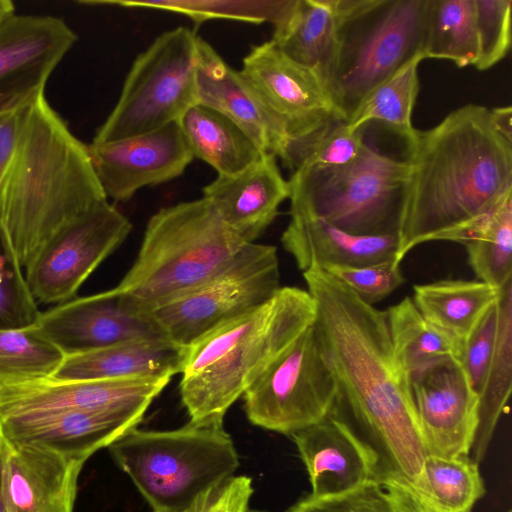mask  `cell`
I'll use <instances>...</instances> for the list:
<instances>
[{
	"label": "cell",
	"instance_id": "cell-1",
	"mask_svg": "<svg viewBox=\"0 0 512 512\" xmlns=\"http://www.w3.org/2000/svg\"><path fill=\"white\" fill-rule=\"evenodd\" d=\"M316 303L314 330L336 394L331 415L374 459V480L398 512H424L428 451L410 375L396 359L385 312L321 269L303 272Z\"/></svg>",
	"mask_w": 512,
	"mask_h": 512
},
{
	"label": "cell",
	"instance_id": "cell-2",
	"mask_svg": "<svg viewBox=\"0 0 512 512\" xmlns=\"http://www.w3.org/2000/svg\"><path fill=\"white\" fill-rule=\"evenodd\" d=\"M405 158L398 264L422 243H461L512 194V142L496 130L485 106L468 104L427 130L416 129Z\"/></svg>",
	"mask_w": 512,
	"mask_h": 512
},
{
	"label": "cell",
	"instance_id": "cell-3",
	"mask_svg": "<svg viewBox=\"0 0 512 512\" xmlns=\"http://www.w3.org/2000/svg\"><path fill=\"white\" fill-rule=\"evenodd\" d=\"M108 200L88 145L44 92L24 104L18 141L0 178V232L23 270L62 227Z\"/></svg>",
	"mask_w": 512,
	"mask_h": 512
},
{
	"label": "cell",
	"instance_id": "cell-4",
	"mask_svg": "<svg viewBox=\"0 0 512 512\" xmlns=\"http://www.w3.org/2000/svg\"><path fill=\"white\" fill-rule=\"evenodd\" d=\"M315 318L311 294L285 286L186 347L180 395L189 422L223 425L234 402Z\"/></svg>",
	"mask_w": 512,
	"mask_h": 512
},
{
	"label": "cell",
	"instance_id": "cell-5",
	"mask_svg": "<svg viewBox=\"0 0 512 512\" xmlns=\"http://www.w3.org/2000/svg\"><path fill=\"white\" fill-rule=\"evenodd\" d=\"M245 244L204 197L163 207L149 219L138 255L115 288L145 314L207 281Z\"/></svg>",
	"mask_w": 512,
	"mask_h": 512
},
{
	"label": "cell",
	"instance_id": "cell-6",
	"mask_svg": "<svg viewBox=\"0 0 512 512\" xmlns=\"http://www.w3.org/2000/svg\"><path fill=\"white\" fill-rule=\"evenodd\" d=\"M109 452L153 512L182 510L235 475L239 456L223 425L127 432Z\"/></svg>",
	"mask_w": 512,
	"mask_h": 512
},
{
	"label": "cell",
	"instance_id": "cell-7",
	"mask_svg": "<svg viewBox=\"0 0 512 512\" xmlns=\"http://www.w3.org/2000/svg\"><path fill=\"white\" fill-rule=\"evenodd\" d=\"M337 45L326 89L348 122L380 83L423 53L425 0H330Z\"/></svg>",
	"mask_w": 512,
	"mask_h": 512
},
{
	"label": "cell",
	"instance_id": "cell-8",
	"mask_svg": "<svg viewBox=\"0 0 512 512\" xmlns=\"http://www.w3.org/2000/svg\"><path fill=\"white\" fill-rule=\"evenodd\" d=\"M408 165L365 145L351 162L300 167L288 179L290 216L321 219L354 235H397Z\"/></svg>",
	"mask_w": 512,
	"mask_h": 512
},
{
	"label": "cell",
	"instance_id": "cell-9",
	"mask_svg": "<svg viewBox=\"0 0 512 512\" xmlns=\"http://www.w3.org/2000/svg\"><path fill=\"white\" fill-rule=\"evenodd\" d=\"M198 38L189 28L177 27L161 33L141 52L92 144L156 130L179 121L197 104Z\"/></svg>",
	"mask_w": 512,
	"mask_h": 512
},
{
	"label": "cell",
	"instance_id": "cell-10",
	"mask_svg": "<svg viewBox=\"0 0 512 512\" xmlns=\"http://www.w3.org/2000/svg\"><path fill=\"white\" fill-rule=\"evenodd\" d=\"M280 288L277 248L246 243L207 281L144 315L165 339L188 347L224 322L264 304Z\"/></svg>",
	"mask_w": 512,
	"mask_h": 512
},
{
	"label": "cell",
	"instance_id": "cell-11",
	"mask_svg": "<svg viewBox=\"0 0 512 512\" xmlns=\"http://www.w3.org/2000/svg\"><path fill=\"white\" fill-rule=\"evenodd\" d=\"M313 324L242 396L253 425L290 436L330 415L336 389Z\"/></svg>",
	"mask_w": 512,
	"mask_h": 512
},
{
	"label": "cell",
	"instance_id": "cell-12",
	"mask_svg": "<svg viewBox=\"0 0 512 512\" xmlns=\"http://www.w3.org/2000/svg\"><path fill=\"white\" fill-rule=\"evenodd\" d=\"M131 230L129 219L108 200L62 227L24 268L36 303L58 305L73 299L84 281Z\"/></svg>",
	"mask_w": 512,
	"mask_h": 512
},
{
	"label": "cell",
	"instance_id": "cell-13",
	"mask_svg": "<svg viewBox=\"0 0 512 512\" xmlns=\"http://www.w3.org/2000/svg\"><path fill=\"white\" fill-rule=\"evenodd\" d=\"M239 72L282 129L287 144L336 115L321 79L285 56L272 40L252 46Z\"/></svg>",
	"mask_w": 512,
	"mask_h": 512
},
{
	"label": "cell",
	"instance_id": "cell-14",
	"mask_svg": "<svg viewBox=\"0 0 512 512\" xmlns=\"http://www.w3.org/2000/svg\"><path fill=\"white\" fill-rule=\"evenodd\" d=\"M88 150L107 199L115 202L179 177L194 159L178 121L124 139L91 143Z\"/></svg>",
	"mask_w": 512,
	"mask_h": 512
},
{
	"label": "cell",
	"instance_id": "cell-15",
	"mask_svg": "<svg viewBox=\"0 0 512 512\" xmlns=\"http://www.w3.org/2000/svg\"><path fill=\"white\" fill-rule=\"evenodd\" d=\"M414 404L428 455L469 456L478 423V396L458 359L410 375Z\"/></svg>",
	"mask_w": 512,
	"mask_h": 512
},
{
	"label": "cell",
	"instance_id": "cell-16",
	"mask_svg": "<svg viewBox=\"0 0 512 512\" xmlns=\"http://www.w3.org/2000/svg\"><path fill=\"white\" fill-rule=\"evenodd\" d=\"M77 40L54 16L14 15L0 26V114L44 92L45 85Z\"/></svg>",
	"mask_w": 512,
	"mask_h": 512
},
{
	"label": "cell",
	"instance_id": "cell-17",
	"mask_svg": "<svg viewBox=\"0 0 512 512\" xmlns=\"http://www.w3.org/2000/svg\"><path fill=\"white\" fill-rule=\"evenodd\" d=\"M36 325L66 355L135 339L164 338L115 287L55 305L40 313Z\"/></svg>",
	"mask_w": 512,
	"mask_h": 512
},
{
	"label": "cell",
	"instance_id": "cell-18",
	"mask_svg": "<svg viewBox=\"0 0 512 512\" xmlns=\"http://www.w3.org/2000/svg\"><path fill=\"white\" fill-rule=\"evenodd\" d=\"M171 378L45 379L0 385V420L70 409L148 408Z\"/></svg>",
	"mask_w": 512,
	"mask_h": 512
},
{
	"label": "cell",
	"instance_id": "cell-19",
	"mask_svg": "<svg viewBox=\"0 0 512 512\" xmlns=\"http://www.w3.org/2000/svg\"><path fill=\"white\" fill-rule=\"evenodd\" d=\"M148 408L70 409L0 420L10 443L34 445L73 460H86L137 428Z\"/></svg>",
	"mask_w": 512,
	"mask_h": 512
},
{
	"label": "cell",
	"instance_id": "cell-20",
	"mask_svg": "<svg viewBox=\"0 0 512 512\" xmlns=\"http://www.w3.org/2000/svg\"><path fill=\"white\" fill-rule=\"evenodd\" d=\"M2 495L6 512H73L84 461L3 439Z\"/></svg>",
	"mask_w": 512,
	"mask_h": 512
},
{
	"label": "cell",
	"instance_id": "cell-21",
	"mask_svg": "<svg viewBox=\"0 0 512 512\" xmlns=\"http://www.w3.org/2000/svg\"><path fill=\"white\" fill-rule=\"evenodd\" d=\"M226 226L243 242H255L272 224L279 207L289 198V183L277 157L264 154L232 175H217L203 188V196Z\"/></svg>",
	"mask_w": 512,
	"mask_h": 512
},
{
	"label": "cell",
	"instance_id": "cell-22",
	"mask_svg": "<svg viewBox=\"0 0 512 512\" xmlns=\"http://www.w3.org/2000/svg\"><path fill=\"white\" fill-rule=\"evenodd\" d=\"M197 103L209 107L238 125L264 152L277 158L287 138L258 96L204 39L198 38Z\"/></svg>",
	"mask_w": 512,
	"mask_h": 512
},
{
	"label": "cell",
	"instance_id": "cell-23",
	"mask_svg": "<svg viewBox=\"0 0 512 512\" xmlns=\"http://www.w3.org/2000/svg\"><path fill=\"white\" fill-rule=\"evenodd\" d=\"M290 437L306 467L310 494H339L374 480L371 453L344 423L331 414Z\"/></svg>",
	"mask_w": 512,
	"mask_h": 512
},
{
	"label": "cell",
	"instance_id": "cell-24",
	"mask_svg": "<svg viewBox=\"0 0 512 512\" xmlns=\"http://www.w3.org/2000/svg\"><path fill=\"white\" fill-rule=\"evenodd\" d=\"M281 243L302 272L395 260L398 251L397 235H354L321 219L299 216H290Z\"/></svg>",
	"mask_w": 512,
	"mask_h": 512
},
{
	"label": "cell",
	"instance_id": "cell-25",
	"mask_svg": "<svg viewBox=\"0 0 512 512\" xmlns=\"http://www.w3.org/2000/svg\"><path fill=\"white\" fill-rule=\"evenodd\" d=\"M186 347L165 338H143L66 355L50 378L56 381L140 377L172 378L181 373Z\"/></svg>",
	"mask_w": 512,
	"mask_h": 512
},
{
	"label": "cell",
	"instance_id": "cell-26",
	"mask_svg": "<svg viewBox=\"0 0 512 512\" xmlns=\"http://www.w3.org/2000/svg\"><path fill=\"white\" fill-rule=\"evenodd\" d=\"M270 40L289 59L313 71L326 87L337 45L330 0H294Z\"/></svg>",
	"mask_w": 512,
	"mask_h": 512
},
{
	"label": "cell",
	"instance_id": "cell-27",
	"mask_svg": "<svg viewBox=\"0 0 512 512\" xmlns=\"http://www.w3.org/2000/svg\"><path fill=\"white\" fill-rule=\"evenodd\" d=\"M178 122L193 156L217 175L236 174L266 154L238 125L204 105H193Z\"/></svg>",
	"mask_w": 512,
	"mask_h": 512
},
{
	"label": "cell",
	"instance_id": "cell-28",
	"mask_svg": "<svg viewBox=\"0 0 512 512\" xmlns=\"http://www.w3.org/2000/svg\"><path fill=\"white\" fill-rule=\"evenodd\" d=\"M413 289L412 300L425 319L462 343L496 302L501 288L479 280H441Z\"/></svg>",
	"mask_w": 512,
	"mask_h": 512
},
{
	"label": "cell",
	"instance_id": "cell-29",
	"mask_svg": "<svg viewBox=\"0 0 512 512\" xmlns=\"http://www.w3.org/2000/svg\"><path fill=\"white\" fill-rule=\"evenodd\" d=\"M499 327L496 350L478 393V423L469 457L480 463L509 400L512 387V280L497 299Z\"/></svg>",
	"mask_w": 512,
	"mask_h": 512
},
{
	"label": "cell",
	"instance_id": "cell-30",
	"mask_svg": "<svg viewBox=\"0 0 512 512\" xmlns=\"http://www.w3.org/2000/svg\"><path fill=\"white\" fill-rule=\"evenodd\" d=\"M384 312L395 357L409 375L442 360H459L461 343L426 320L410 297Z\"/></svg>",
	"mask_w": 512,
	"mask_h": 512
},
{
	"label": "cell",
	"instance_id": "cell-31",
	"mask_svg": "<svg viewBox=\"0 0 512 512\" xmlns=\"http://www.w3.org/2000/svg\"><path fill=\"white\" fill-rule=\"evenodd\" d=\"M423 57L475 66L478 38L474 0H425Z\"/></svg>",
	"mask_w": 512,
	"mask_h": 512
},
{
	"label": "cell",
	"instance_id": "cell-32",
	"mask_svg": "<svg viewBox=\"0 0 512 512\" xmlns=\"http://www.w3.org/2000/svg\"><path fill=\"white\" fill-rule=\"evenodd\" d=\"M422 60L420 57L413 59L375 87L347 122L348 127L356 131L371 123H380L405 143L409 142L416 131L412 112L420 88L418 67Z\"/></svg>",
	"mask_w": 512,
	"mask_h": 512
},
{
	"label": "cell",
	"instance_id": "cell-33",
	"mask_svg": "<svg viewBox=\"0 0 512 512\" xmlns=\"http://www.w3.org/2000/svg\"><path fill=\"white\" fill-rule=\"evenodd\" d=\"M479 281L502 288L512 280V194L472 228L460 243Z\"/></svg>",
	"mask_w": 512,
	"mask_h": 512
},
{
	"label": "cell",
	"instance_id": "cell-34",
	"mask_svg": "<svg viewBox=\"0 0 512 512\" xmlns=\"http://www.w3.org/2000/svg\"><path fill=\"white\" fill-rule=\"evenodd\" d=\"M85 5H114L180 13L196 25L217 19L252 24L277 25L288 14L294 0H79Z\"/></svg>",
	"mask_w": 512,
	"mask_h": 512
},
{
	"label": "cell",
	"instance_id": "cell-35",
	"mask_svg": "<svg viewBox=\"0 0 512 512\" xmlns=\"http://www.w3.org/2000/svg\"><path fill=\"white\" fill-rule=\"evenodd\" d=\"M423 482L424 512H472L485 494L479 464L469 456L428 455Z\"/></svg>",
	"mask_w": 512,
	"mask_h": 512
},
{
	"label": "cell",
	"instance_id": "cell-36",
	"mask_svg": "<svg viewBox=\"0 0 512 512\" xmlns=\"http://www.w3.org/2000/svg\"><path fill=\"white\" fill-rule=\"evenodd\" d=\"M66 354L37 327L36 323L0 329V385L50 379Z\"/></svg>",
	"mask_w": 512,
	"mask_h": 512
},
{
	"label": "cell",
	"instance_id": "cell-37",
	"mask_svg": "<svg viewBox=\"0 0 512 512\" xmlns=\"http://www.w3.org/2000/svg\"><path fill=\"white\" fill-rule=\"evenodd\" d=\"M365 127L352 131L336 115L317 130L289 142L280 159L291 173L300 167H333L353 161L365 145Z\"/></svg>",
	"mask_w": 512,
	"mask_h": 512
},
{
	"label": "cell",
	"instance_id": "cell-38",
	"mask_svg": "<svg viewBox=\"0 0 512 512\" xmlns=\"http://www.w3.org/2000/svg\"><path fill=\"white\" fill-rule=\"evenodd\" d=\"M40 310L0 232V329L36 323Z\"/></svg>",
	"mask_w": 512,
	"mask_h": 512
},
{
	"label": "cell",
	"instance_id": "cell-39",
	"mask_svg": "<svg viewBox=\"0 0 512 512\" xmlns=\"http://www.w3.org/2000/svg\"><path fill=\"white\" fill-rule=\"evenodd\" d=\"M478 38L475 67L484 71L506 57L511 46V0H474Z\"/></svg>",
	"mask_w": 512,
	"mask_h": 512
},
{
	"label": "cell",
	"instance_id": "cell-40",
	"mask_svg": "<svg viewBox=\"0 0 512 512\" xmlns=\"http://www.w3.org/2000/svg\"><path fill=\"white\" fill-rule=\"evenodd\" d=\"M286 512H398L383 487L368 480L343 493L302 497Z\"/></svg>",
	"mask_w": 512,
	"mask_h": 512
},
{
	"label": "cell",
	"instance_id": "cell-41",
	"mask_svg": "<svg viewBox=\"0 0 512 512\" xmlns=\"http://www.w3.org/2000/svg\"><path fill=\"white\" fill-rule=\"evenodd\" d=\"M324 271L373 306L405 282L400 264L394 259L361 267H329Z\"/></svg>",
	"mask_w": 512,
	"mask_h": 512
},
{
	"label": "cell",
	"instance_id": "cell-42",
	"mask_svg": "<svg viewBox=\"0 0 512 512\" xmlns=\"http://www.w3.org/2000/svg\"><path fill=\"white\" fill-rule=\"evenodd\" d=\"M498 327L499 308L496 300L461 343L459 363L477 396L494 358Z\"/></svg>",
	"mask_w": 512,
	"mask_h": 512
},
{
	"label": "cell",
	"instance_id": "cell-43",
	"mask_svg": "<svg viewBox=\"0 0 512 512\" xmlns=\"http://www.w3.org/2000/svg\"><path fill=\"white\" fill-rule=\"evenodd\" d=\"M252 494V479L234 475L188 507L175 512H248Z\"/></svg>",
	"mask_w": 512,
	"mask_h": 512
},
{
	"label": "cell",
	"instance_id": "cell-44",
	"mask_svg": "<svg viewBox=\"0 0 512 512\" xmlns=\"http://www.w3.org/2000/svg\"><path fill=\"white\" fill-rule=\"evenodd\" d=\"M491 117L496 130L512 142V108L511 106L492 108Z\"/></svg>",
	"mask_w": 512,
	"mask_h": 512
},
{
	"label": "cell",
	"instance_id": "cell-45",
	"mask_svg": "<svg viewBox=\"0 0 512 512\" xmlns=\"http://www.w3.org/2000/svg\"><path fill=\"white\" fill-rule=\"evenodd\" d=\"M15 6L10 0H0V26L14 16Z\"/></svg>",
	"mask_w": 512,
	"mask_h": 512
},
{
	"label": "cell",
	"instance_id": "cell-46",
	"mask_svg": "<svg viewBox=\"0 0 512 512\" xmlns=\"http://www.w3.org/2000/svg\"><path fill=\"white\" fill-rule=\"evenodd\" d=\"M3 445L4 441L0 435V512H6L2 495V468H3Z\"/></svg>",
	"mask_w": 512,
	"mask_h": 512
},
{
	"label": "cell",
	"instance_id": "cell-47",
	"mask_svg": "<svg viewBox=\"0 0 512 512\" xmlns=\"http://www.w3.org/2000/svg\"><path fill=\"white\" fill-rule=\"evenodd\" d=\"M248 512H263V511H258V510H249Z\"/></svg>",
	"mask_w": 512,
	"mask_h": 512
}]
</instances>
